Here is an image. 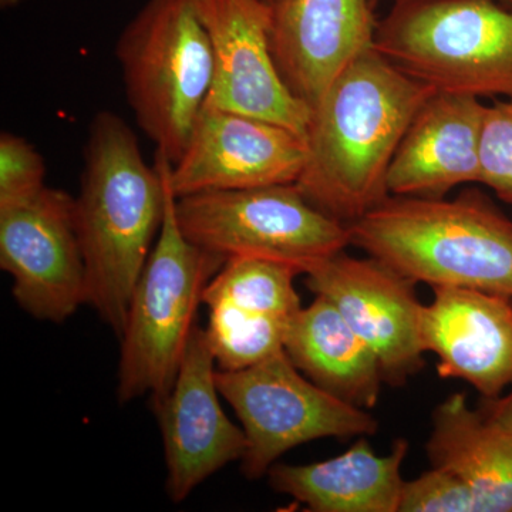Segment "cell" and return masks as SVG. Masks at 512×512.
<instances>
[{"label": "cell", "instance_id": "26", "mask_svg": "<svg viewBox=\"0 0 512 512\" xmlns=\"http://www.w3.org/2000/svg\"><path fill=\"white\" fill-rule=\"evenodd\" d=\"M373 2H382V0H373ZM390 2H402V0H390ZM501 3H505V5L512 6V0H500Z\"/></svg>", "mask_w": 512, "mask_h": 512}, {"label": "cell", "instance_id": "3", "mask_svg": "<svg viewBox=\"0 0 512 512\" xmlns=\"http://www.w3.org/2000/svg\"><path fill=\"white\" fill-rule=\"evenodd\" d=\"M349 232L350 244L417 284L512 298V221L476 188L453 200L389 195Z\"/></svg>", "mask_w": 512, "mask_h": 512}, {"label": "cell", "instance_id": "2", "mask_svg": "<svg viewBox=\"0 0 512 512\" xmlns=\"http://www.w3.org/2000/svg\"><path fill=\"white\" fill-rule=\"evenodd\" d=\"M168 161L156 151L154 164L148 165L133 128L113 111L94 116L74 215L86 271V305L119 338L163 225Z\"/></svg>", "mask_w": 512, "mask_h": 512}, {"label": "cell", "instance_id": "27", "mask_svg": "<svg viewBox=\"0 0 512 512\" xmlns=\"http://www.w3.org/2000/svg\"><path fill=\"white\" fill-rule=\"evenodd\" d=\"M266 2L272 3V2H274V0H266Z\"/></svg>", "mask_w": 512, "mask_h": 512}, {"label": "cell", "instance_id": "22", "mask_svg": "<svg viewBox=\"0 0 512 512\" xmlns=\"http://www.w3.org/2000/svg\"><path fill=\"white\" fill-rule=\"evenodd\" d=\"M46 164L32 143L18 134H0V208L19 204L39 194L45 184Z\"/></svg>", "mask_w": 512, "mask_h": 512}, {"label": "cell", "instance_id": "13", "mask_svg": "<svg viewBox=\"0 0 512 512\" xmlns=\"http://www.w3.org/2000/svg\"><path fill=\"white\" fill-rule=\"evenodd\" d=\"M217 372L207 333L195 326L173 387L153 404L163 437L165 491L174 504L221 468L241 461L248 448L242 427L222 410Z\"/></svg>", "mask_w": 512, "mask_h": 512}, {"label": "cell", "instance_id": "11", "mask_svg": "<svg viewBox=\"0 0 512 512\" xmlns=\"http://www.w3.org/2000/svg\"><path fill=\"white\" fill-rule=\"evenodd\" d=\"M306 160V136L258 117L205 104L183 154L171 163L175 197L295 184Z\"/></svg>", "mask_w": 512, "mask_h": 512}, {"label": "cell", "instance_id": "1", "mask_svg": "<svg viewBox=\"0 0 512 512\" xmlns=\"http://www.w3.org/2000/svg\"><path fill=\"white\" fill-rule=\"evenodd\" d=\"M434 92L375 46L356 56L312 109L295 183L303 197L348 227L386 200L397 147Z\"/></svg>", "mask_w": 512, "mask_h": 512}, {"label": "cell", "instance_id": "18", "mask_svg": "<svg viewBox=\"0 0 512 512\" xmlns=\"http://www.w3.org/2000/svg\"><path fill=\"white\" fill-rule=\"evenodd\" d=\"M285 352L293 365L323 390L360 409H372L384 383L369 345L322 295L293 319Z\"/></svg>", "mask_w": 512, "mask_h": 512}, {"label": "cell", "instance_id": "16", "mask_svg": "<svg viewBox=\"0 0 512 512\" xmlns=\"http://www.w3.org/2000/svg\"><path fill=\"white\" fill-rule=\"evenodd\" d=\"M485 109L470 94H430L394 154L387 173L389 194L441 198L460 185L480 184Z\"/></svg>", "mask_w": 512, "mask_h": 512}, {"label": "cell", "instance_id": "8", "mask_svg": "<svg viewBox=\"0 0 512 512\" xmlns=\"http://www.w3.org/2000/svg\"><path fill=\"white\" fill-rule=\"evenodd\" d=\"M217 383L247 436L241 471L249 480L266 476L279 458L301 444L377 431L372 414L303 376L285 350L247 369L218 370Z\"/></svg>", "mask_w": 512, "mask_h": 512}, {"label": "cell", "instance_id": "19", "mask_svg": "<svg viewBox=\"0 0 512 512\" xmlns=\"http://www.w3.org/2000/svg\"><path fill=\"white\" fill-rule=\"evenodd\" d=\"M427 454L431 467L466 481L477 512H512V433L470 409L466 394H453L434 410Z\"/></svg>", "mask_w": 512, "mask_h": 512}, {"label": "cell", "instance_id": "9", "mask_svg": "<svg viewBox=\"0 0 512 512\" xmlns=\"http://www.w3.org/2000/svg\"><path fill=\"white\" fill-rule=\"evenodd\" d=\"M0 268L28 315L60 323L86 305V271L74 197L45 187L35 197L0 208Z\"/></svg>", "mask_w": 512, "mask_h": 512}, {"label": "cell", "instance_id": "15", "mask_svg": "<svg viewBox=\"0 0 512 512\" xmlns=\"http://www.w3.org/2000/svg\"><path fill=\"white\" fill-rule=\"evenodd\" d=\"M512 298L439 286L421 312L424 350L439 357V375L461 379L485 399L512 387Z\"/></svg>", "mask_w": 512, "mask_h": 512}, {"label": "cell", "instance_id": "20", "mask_svg": "<svg viewBox=\"0 0 512 512\" xmlns=\"http://www.w3.org/2000/svg\"><path fill=\"white\" fill-rule=\"evenodd\" d=\"M291 266L256 258H232L205 286L202 303H227L242 311L293 320L301 299L293 286Z\"/></svg>", "mask_w": 512, "mask_h": 512}, {"label": "cell", "instance_id": "6", "mask_svg": "<svg viewBox=\"0 0 512 512\" xmlns=\"http://www.w3.org/2000/svg\"><path fill=\"white\" fill-rule=\"evenodd\" d=\"M375 47L436 90L512 99V6L500 0L393 3Z\"/></svg>", "mask_w": 512, "mask_h": 512}, {"label": "cell", "instance_id": "10", "mask_svg": "<svg viewBox=\"0 0 512 512\" xmlns=\"http://www.w3.org/2000/svg\"><path fill=\"white\" fill-rule=\"evenodd\" d=\"M210 39L208 106L281 124L306 136L312 110L291 92L272 52L266 0H197Z\"/></svg>", "mask_w": 512, "mask_h": 512}, {"label": "cell", "instance_id": "4", "mask_svg": "<svg viewBox=\"0 0 512 512\" xmlns=\"http://www.w3.org/2000/svg\"><path fill=\"white\" fill-rule=\"evenodd\" d=\"M170 170L168 161L163 225L134 288L120 336V404L143 396L156 404L167 396L197 326L205 286L225 264L185 237L175 215Z\"/></svg>", "mask_w": 512, "mask_h": 512}, {"label": "cell", "instance_id": "7", "mask_svg": "<svg viewBox=\"0 0 512 512\" xmlns=\"http://www.w3.org/2000/svg\"><path fill=\"white\" fill-rule=\"evenodd\" d=\"M175 215L185 237L224 261L265 259L299 275L352 245L348 225L313 207L296 184L187 195L175 200Z\"/></svg>", "mask_w": 512, "mask_h": 512}, {"label": "cell", "instance_id": "5", "mask_svg": "<svg viewBox=\"0 0 512 512\" xmlns=\"http://www.w3.org/2000/svg\"><path fill=\"white\" fill-rule=\"evenodd\" d=\"M116 56L138 127L177 163L212 83L197 0H146L120 33Z\"/></svg>", "mask_w": 512, "mask_h": 512}, {"label": "cell", "instance_id": "12", "mask_svg": "<svg viewBox=\"0 0 512 512\" xmlns=\"http://www.w3.org/2000/svg\"><path fill=\"white\" fill-rule=\"evenodd\" d=\"M306 286L328 298L382 367L384 382L402 386L424 366L421 312L413 279L375 256L353 258L346 251L312 268Z\"/></svg>", "mask_w": 512, "mask_h": 512}, {"label": "cell", "instance_id": "24", "mask_svg": "<svg viewBox=\"0 0 512 512\" xmlns=\"http://www.w3.org/2000/svg\"><path fill=\"white\" fill-rule=\"evenodd\" d=\"M480 410L485 417L512 433V387L510 393L503 394L497 399H485L484 406Z\"/></svg>", "mask_w": 512, "mask_h": 512}, {"label": "cell", "instance_id": "23", "mask_svg": "<svg viewBox=\"0 0 512 512\" xmlns=\"http://www.w3.org/2000/svg\"><path fill=\"white\" fill-rule=\"evenodd\" d=\"M399 512H477V505L463 478L433 467L416 480L404 481Z\"/></svg>", "mask_w": 512, "mask_h": 512}, {"label": "cell", "instance_id": "21", "mask_svg": "<svg viewBox=\"0 0 512 512\" xmlns=\"http://www.w3.org/2000/svg\"><path fill=\"white\" fill-rule=\"evenodd\" d=\"M480 184L512 204V99L485 109L480 147Z\"/></svg>", "mask_w": 512, "mask_h": 512}, {"label": "cell", "instance_id": "25", "mask_svg": "<svg viewBox=\"0 0 512 512\" xmlns=\"http://www.w3.org/2000/svg\"><path fill=\"white\" fill-rule=\"evenodd\" d=\"M0 3H2L3 8L8 9L18 5L19 0H0Z\"/></svg>", "mask_w": 512, "mask_h": 512}, {"label": "cell", "instance_id": "14", "mask_svg": "<svg viewBox=\"0 0 512 512\" xmlns=\"http://www.w3.org/2000/svg\"><path fill=\"white\" fill-rule=\"evenodd\" d=\"M373 0H274L272 52L291 92L309 109L360 53L375 46Z\"/></svg>", "mask_w": 512, "mask_h": 512}, {"label": "cell", "instance_id": "17", "mask_svg": "<svg viewBox=\"0 0 512 512\" xmlns=\"http://www.w3.org/2000/svg\"><path fill=\"white\" fill-rule=\"evenodd\" d=\"M407 451L409 443L400 439L387 456H377L360 437L342 456L306 466L276 463L266 476L276 493L291 495L309 511L399 512Z\"/></svg>", "mask_w": 512, "mask_h": 512}]
</instances>
